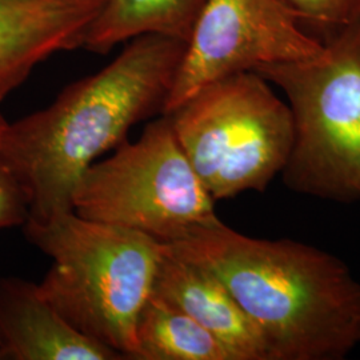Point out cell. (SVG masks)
Segmentation results:
<instances>
[{"mask_svg": "<svg viewBox=\"0 0 360 360\" xmlns=\"http://www.w3.org/2000/svg\"><path fill=\"white\" fill-rule=\"evenodd\" d=\"M282 3L302 26L307 25L328 34L327 37L360 19V0H282Z\"/></svg>", "mask_w": 360, "mask_h": 360, "instance_id": "obj_13", "label": "cell"}, {"mask_svg": "<svg viewBox=\"0 0 360 360\" xmlns=\"http://www.w3.org/2000/svg\"><path fill=\"white\" fill-rule=\"evenodd\" d=\"M136 340L138 360H232L214 335L154 295L138 319Z\"/></svg>", "mask_w": 360, "mask_h": 360, "instance_id": "obj_12", "label": "cell"}, {"mask_svg": "<svg viewBox=\"0 0 360 360\" xmlns=\"http://www.w3.org/2000/svg\"><path fill=\"white\" fill-rule=\"evenodd\" d=\"M8 120L0 114V230L23 227L28 218V203L4 151Z\"/></svg>", "mask_w": 360, "mask_h": 360, "instance_id": "obj_14", "label": "cell"}, {"mask_svg": "<svg viewBox=\"0 0 360 360\" xmlns=\"http://www.w3.org/2000/svg\"><path fill=\"white\" fill-rule=\"evenodd\" d=\"M0 359L122 360L116 351L80 334L53 309L39 284L0 279Z\"/></svg>", "mask_w": 360, "mask_h": 360, "instance_id": "obj_9", "label": "cell"}, {"mask_svg": "<svg viewBox=\"0 0 360 360\" xmlns=\"http://www.w3.org/2000/svg\"><path fill=\"white\" fill-rule=\"evenodd\" d=\"M167 115L214 200L264 191L282 172L294 143L288 104L254 71L207 84Z\"/></svg>", "mask_w": 360, "mask_h": 360, "instance_id": "obj_5", "label": "cell"}, {"mask_svg": "<svg viewBox=\"0 0 360 360\" xmlns=\"http://www.w3.org/2000/svg\"><path fill=\"white\" fill-rule=\"evenodd\" d=\"M205 0H105L80 49L105 55L143 35L188 41Z\"/></svg>", "mask_w": 360, "mask_h": 360, "instance_id": "obj_11", "label": "cell"}, {"mask_svg": "<svg viewBox=\"0 0 360 360\" xmlns=\"http://www.w3.org/2000/svg\"><path fill=\"white\" fill-rule=\"evenodd\" d=\"M212 272L272 360H342L360 345V283L339 259L290 239L245 236L218 221L165 245Z\"/></svg>", "mask_w": 360, "mask_h": 360, "instance_id": "obj_2", "label": "cell"}, {"mask_svg": "<svg viewBox=\"0 0 360 360\" xmlns=\"http://www.w3.org/2000/svg\"><path fill=\"white\" fill-rule=\"evenodd\" d=\"M27 240L52 257L40 292L80 334L138 360L136 324L153 296L165 245L74 211L26 221Z\"/></svg>", "mask_w": 360, "mask_h": 360, "instance_id": "obj_3", "label": "cell"}, {"mask_svg": "<svg viewBox=\"0 0 360 360\" xmlns=\"http://www.w3.org/2000/svg\"><path fill=\"white\" fill-rule=\"evenodd\" d=\"M323 41L316 58L254 72L282 90L292 116L285 186L349 203L360 200V19Z\"/></svg>", "mask_w": 360, "mask_h": 360, "instance_id": "obj_4", "label": "cell"}, {"mask_svg": "<svg viewBox=\"0 0 360 360\" xmlns=\"http://www.w3.org/2000/svg\"><path fill=\"white\" fill-rule=\"evenodd\" d=\"M105 0H0V102L40 63L71 51Z\"/></svg>", "mask_w": 360, "mask_h": 360, "instance_id": "obj_8", "label": "cell"}, {"mask_svg": "<svg viewBox=\"0 0 360 360\" xmlns=\"http://www.w3.org/2000/svg\"><path fill=\"white\" fill-rule=\"evenodd\" d=\"M153 295L181 309L214 335L232 360H272L270 347L224 284L165 245Z\"/></svg>", "mask_w": 360, "mask_h": 360, "instance_id": "obj_10", "label": "cell"}, {"mask_svg": "<svg viewBox=\"0 0 360 360\" xmlns=\"http://www.w3.org/2000/svg\"><path fill=\"white\" fill-rule=\"evenodd\" d=\"M323 52L282 0H205L162 115L221 77Z\"/></svg>", "mask_w": 360, "mask_h": 360, "instance_id": "obj_7", "label": "cell"}, {"mask_svg": "<svg viewBox=\"0 0 360 360\" xmlns=\"http://www.w3.org/2000/svg\"><path fill=\"white\" fill-rule=\"evenodd\" d=\"M187 41L143 35L115 59L67 86L50 105L8 123L4 151L26 193V221L72 211L77 180L129 129L162 115Z\"/></svg>", "mask_w": 360, "mask_h": 360, "instance_id": "obj_1", "label": "cell"}, {"mask_svg": "<svg viewBox=\"0 0 360 360\" xmlns=\"http://www.w3.org/2000/svg\"><path fill=\"white\" fill-rule=\"evenodd\" d=\"M115 150L77 180V215L142 232L163 245L218 221L215 200L184 154L169 116L160 115L136 142L126 141Z\"/></svg>", "mask_w": 360, "mask_h": 360, "instance_id": "obj_6", "label": "cell"}]
</instances>
